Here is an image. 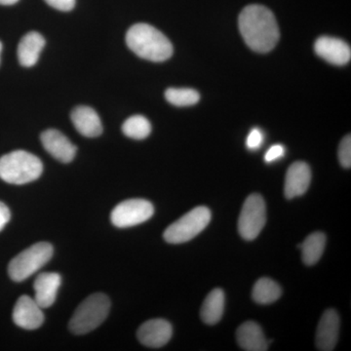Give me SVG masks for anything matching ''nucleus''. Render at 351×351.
<instances>
[{
	"mask_svg": "<svg viewBox=\"0 0 351 351\" xmlns=\"http://www.w3.org/2000/svg\"><path fill=\"white\" fill-rule=\"evenodd\" d=\"M61 283L62 277L56 272H43L36 277L34 284V300L39 306L43 308L53 306Z\"/></svg>",
	"mask_w": 351,
	"mask_h": 351,
	"instance_id": "obj_15",
	"label": "nucleus"
},
{
	"mask_svg": "<svg viewBox=\"0 0 351 351\" xmlns=\"http://www.w3.org/2000/svg\"><path fill=\"white\" fill-rule=\"evenodd\" d=\"M282 295V290L280 286L271 280V279L263 277L258 279L255 285H254L253 297L254 301L260 304H269L276 302Z\"/></svg>",
	"mask_w": 351,
	"mask_h": 351,
	"instance_id": "obj_21",
	"label": "nucleus"
},
{
	"mask_svg": "<svg viewBox=\"0 0 351 351\" xmlns=\"http://www.w3.org/2000/svg\"><path fill=\"white\" fill-rule=\"evenodd\" d=\"M1 51H2V43H1V41H0V55H1Z\"/></svg>",
	"mask_w": 351,
	"mask_h": 351,
	"instance_id": "obj_30",
	"label": "nucleus"
},
{
	"mask_svg": "<svg viewBox=\"0 0 351 351\" xmlns=\"http://www.w3.org/2000/svg\"><path fill=\"white\" fill-rule=\"evenodd\" d=\"M54 249L47 242H39L21 252L9 263L8 274L12 280L22 282L38 271L53 257Z\"/></svg>",
	"mask_w": 351,
	"mask_h": 351,
	"instance_id": "obj_5",
	"label": "nucleus"
},
{
	"mask_svg": "<svg viewBox=\"0 0 351 351\" xmlns=\"http://www.w3.org/2000/svg\"><path fill=\"white\" fill-rule=\"evenodd\" d=\"M19 0H0V5H13L17 3Z\"/></svg>",
	"mask_w": 351,
	"mask_h": 351,
	"instance_id": "obj_29",
	"label": "nucleus"
},
{
	"mask_svg": "<svg viewBox=\"0 0 351 351\" xmlns=\"http://www.w3.org/2000/svg\"><path fill=\"white\" fill-rule=\"evenodd\" d=\"M44 149L60 162L69 163L75 159L76 147L66 136L55 129H48L40 136Z\"/></svg>",
	"mask_w": 351,
	"mask_h": 351,
	"instance_id": "obj_10",
	"label": "nucleus"
},
{
	"mask_svg": "<svg viewBox=\"0 0 351 351\" xmlns=\"http://www.w3.org/2000/svg\"><path fill=\"white\" fill-rule=\"evenodd\" d=\"M267 223V208L263 198L257 193L247 197L239 219V232L242 239L254 240Z\"/></svg>",
	"mask_w": 351,
	"mask_h": 351,
	"instance_id": "obj_7",
	"label": "nucleus"
},
{
	"mask_svg": "<svg viewBox=\"0 0 351 351\" xmlns=\"http://www.w3.org/2000/svg\"><path fill=\"white\" fill-rule=\"evenodd\" d=\"M126 43L137 56L156 63L166 61L173 55L169 39L151 25H132L126 34Z\"/></svg>",
	"mask_w": 351,
	"mask_h": 351,
	"instance_id": "obj_2",
	"label": "nucleus"
},
{
	"mask_svg": "<svg viewBox=\"0 0 351 351\" xmlns=\"http://www.w3.org/2000/svg\"><path fill=\"white\" fill-rule=\"evenodd\" d=\"M339 316L335 309H328L323 313L316 332V346L321 351H332L338 343Z\"/></svg>",
	"mask_w": 351,
	"mask_h": 351,
	"instance_id": "obj_13",
	"label": "nucleus"
},
{
	"mask_svg": "<svg viewBox=\"0 0 351 351\" xmlns=\"http://www.w3.org/2000/svg\"><path fill=\"white\" fill-rule=\"evenodd\" d=\"M13 321L25 330L38 329L44 322L43 307L29 295H22L14 306Z\"/></svg>",
	"mask_w": 351,
	"mask_h": 351,
	"instance_id": "obj_9",
	"label": "nucleus"
},
{
	"mask_svg": "<svg viewBox=\"0 0 351 351\" xmlns=\"http://www.w3.org/2000/svg\"><path fill=\"white\" fill-rule=\"evenodd\" d=\"M210 221L211 212L207 207H195L166 228L164 240L170 244L188 242L204 230Z\"/></svg>",
	"mask_w": 351,
	"mask_h": 351,
	"instance_id": "obj_6",
	"label": "nucleus"
},
{
	"mask_svg": "<svg viewBox=\"0 0 351 351\" xmlns=\"http://www.w3.org/2000/svg\"><path fill=\"white\" fill-rule=\"evenodd\" d=\"M326 245V235L322 232H313L306 237L302 244L298 245L302 249V257L306 265H313L322 257Z\"/></svg>",
	"mask_w": 351,
	"mask_h": 351,
	"instance_id": "obj_20",
	"label": "nucleus"
},
{
	"mask_svg": "<svg viewBox=\"0 0 351 351\" xmlns=\"http://www.w3.org/2000/svg\"><path fill=\"white\" fill-rule=\"evenodd\" d=\"M45 39L40 34L31 32L21 39L18 46V59L25 68H31L38 63L40 53L45 46Z\"/></svg>",
	"mask_w": 351,
	"mask_h": 351,
	"instance_id": "obj_18",
	"label": "nucleus"
},
{
	"mask_svg": "<svg viewBox=\"0 0 351 351\" xmlns=\"http://www.w3.org/2000/svg\"><path fill=\"white\" fill-rule=\"evenodd\" d=\"M165 99L176 107H191L200 100V95L191 88H169L166 90Z\"/></svg>",
	"mask_w": 351,
	"mask_h": 351,
	"instance_id": "obj_23",
	"label": "nucleus"
},
{
	"mask_svg": "<svg viewBox=\"0 0 351 351\" xmlns=\"http://www.w3.org/2000/svg\"><path fill=\"white\" fill-rule=\"evenodd\" d=\"M11 219V213L9 208L0 201V232L5 228Z\"/></svg>",
	"mask_w": 351,
	"mask_h": 351,
	"instance_id": "obj_28",
	"label": "nucleus"
},
{
	"mask_svg": "<svg viewBox=\"0 0 351 351\" xmlns=\"http://www.w3.org/2000/svg\"><path fill=\"white\" fill-rule=\"evenodd\" d=\"M240 32L245 43L258 53H267L278 43L279 34L276 16L265 6L252 4L239 15Z\"/></svg>",
	"mask_w": 351,
	"mask_h": 351,
	"instance_id": "obj_1",
	"label": "nucleus"
},
{
	"mask_svg": "<svg viewBox=\"0 0 351 351\" xmlns=\"http://www.w3.org/2000/svg\"><path fill=\"white\" fill-rule=\"evenodd\" d=\"M154 213V205L149 201L136 198L119 203L112 210L110 219L117 228H131L149 221Z\"/></svg>",
	"mask_w": 351,
	"mask_h": 351,
	"instance_id": "obj_8",
	"label": "nucleus"
},
{
	"mask_svg": "<svg viewBox=\"0 0 351 351\" xmlns=\"http://www.w3.org/2000/svg\"><path fill=\"white\" fill-rule=\"evenodd\" d=\"M71 122L78 133L87 138L99 137L103 133V125L98 113L87 106H80L71 112Z\"/></svg>",
	"mask_w": 351,
	"mask_h": 351,
	"instance_id": "obj_16",
	"label": "nucleus"
},
{
	"mask_svg": "<svg viewBox=\"0 0 351 351\" xmlns=\"http://www.w3.org/2000/svg\"><path fill=\"white\" fill-rule=\"evenodd\" d=\"M285 154V147L282 145H274L267 152L265 156V162L270 163L281 158Z\"/></svg>",
	"mask_w": 351,
	"mask_h": 351,
	"instance_id": "obj_26",
	"label": "nucleus"
},
{
	"mask_svg": "<svg viewBox=\"0 0 351 351\" xmlns=\"http://www.w3.org/2000/svg\"><path fill=\"white\" fill-rule=\"evenodd\" d=\"M339 160L341 166L345 168H350L351 166V137L346 136L341 141L339 147Z\"/></svg>",
	"mask_w": 351,
	"mask_h": 351,
	"instance_id": "obj_24",
	"label": "nucleus"
},
{
	"mask_svg": "<svg viewBox=\"0 0 351 351\" xmlns=\"http://www.w3.org/2000/svg\"><path fill=\"white\" fill-rule=\"evenodd\" d=\"M122 132L126 137L144 140L152 133V124L143 115H134L125 120L122 125Z\"/></svg>",
	"mask_w": 351,
	"mask_h": 351,
	"instance_id": "obj_22",
	"label": "nucleus"
},
{
	"mask_svg": "<svg viewBox=\"0 0 351 351\" xmlns=\"http://www.w3.org/2000/svg\"><path fill=\"white\" fill-rule=\"evenodd\" d=\"M46 3L60 11H71L75 8V0H45Z\"/></svg>",
	"mask_w": 351,
	"mask_h": 351,
	"instance_id": "obj_27",
	"label": "nucleus"
},
{
	"mask_svg": "<svg viewBox=\"0 0 351 351\" xmlns=\"http://www.w3.org/2000/svg\"><path fill=\"white\" fill-rule=\"evenodd\" d=\"M172 325L164 319L147 321L141 325L137 332L140 343L152 348H162L172 338Z\"/></svg>",
	"mask_w": 351,
	"mask_h": 351,
	"instance_id": "obj_11",
	"label": "nucleus"
},
{
	"mask_svg": "<svg viewBox=\"0 0 351 351\" xmlns=\"http://www.w3.org/2000/svg\"><path fill=\"white\" fill-rule=\"evenodd\" d=\"M43 172L40 159L29 152L14 151L0 157V179L8 184H29L38 180Z\"/></svg>",
	"mask_w": 351,
	"mask_h": 351,
	"instance_id": "obj_3",
	"label": "nucleus"
},
{
	"mask_svg": "<svg viewBox=\"0 0 351 351\" xmlns=\"http://www.w3.org/2000/svg\"><path fill=\"white\" fill-rule=\"evenodd\" d=\"M237 343L242 350L247 351H265L269 343L265 338L262 328L258 323L247 321L237 329Z\"/></svg>",
	"mask_w": 351,
	"mask_h": 351,
	"instance_id": "obj_17",
	"label": "nucleus"
},
{
	"mask_svg": "<svg viewBox=\"0 0 351 351\" xmlns=\"http://www.w3.org/2000/svg\"><path fill=\"white\" fill-rule=\"evenodd\" d=\"M314 50L318 56L336 66H343L350 61V46L341 39L322 36L315 41Z\"/></svg>",
	"mask_w": 351,
	"mask_h": 351,
	"instance_id": "obj_12",
	"label": "nucleus"
},
{
	"mask_svg": "<svg viewBox=\"0 0 351 351\" xmlns=\"http://www.w3.org/2000/svg\"><path fill=\"white\" fill-rule=\"evenodd\" d=\"M110 301L107 295L95 293L86 298L75 309L69 320V328L75 335L93 331L107 319Z\"/></svg>",
	"mask_w": 351,
	"mask_h": 351,
	"instance_id": "obj_4",
	"label": "nucleus"
},
{
	"mask_svg": "<svg viewBox=\"0 0 351 351\" xmlns=\"http://www.w3.org/2000/svg\"><path fill=\"white\" fill-rule=\"evenodd\" d=\"M223 308H225V293L221 289H214L207 295L201 307V319L208 325L217 324L221 319Z\"/></svg>",
	"mask_w": 351,
	"mask_h": 351,
	"instance_id": "obj_19",
	"label": "nucleus"
},
{
	"mask_svg": "<svg viewBox=\"0 0 351 351\" xmlns=\"http://www.w3.org/2000/svg\"><path fill=\"white\" fill-rule=\"evenodd\" d=\"M263 132L258 128L252 129L250 133H249L248 138H247V147L251 149V151H256V149H260L261 145H263Z\"/></svg>",
	"mask_w": 351,
	"mask_h": 351,
	"instance_id": "obj_25",
	"label": "nucleus"
},
{
	"mask_svg": "<svg viewBox=\"0 0 351 351\" xmlns=\"http://www.w3.org/2000/svg\"><path fill=\"white\" fill-rule=\"evenodd\" d=\"M311 181L309 166L302 161H297L289 167L285 178L284 195L287 199H293L306 193Z\"/></svg>",
	"mask_w": 351,
	"mask_h": 351,
	"instance_id": "obj_14",
	"label": "nucleus"
}]
</instances>
